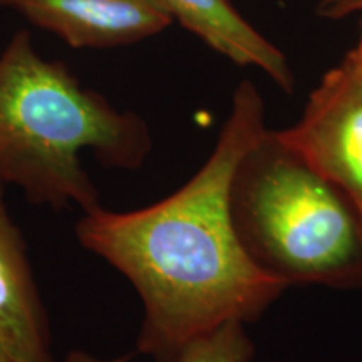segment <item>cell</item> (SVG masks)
Here are the masks:
<instances>
[{"label":"cell","instance_id":"cell-1","mask_svg":"<svg viewBox=\"0 0 362 362\" xmlns=\"http://www.w3.org/2000/svg\"><path fill=\"white\" fill-rule=\"evenodd\" d=\"M264 99L250 81L200 170L165 200L133 211L101 205L76 225L81 247L123 274L143 304L138 352L176 362L194 339L226 322H253L287 285L253 264L230 211L240 160L265 133Z\"/></svg>","mask_w":362,"mask_h":362},{"label":"cell","instance_id":"cell-2","mask_svg":"<svg viewBox=\"0 0 362 362\" xmlns=\"http://www.w3.org/2000/svg\"><path fill=\"white\" fill-rule=\"evenodd\" d=\"M153 139L146 121L83 86L69 67L37 52L17 30L0 52V181L35 206L84 211L101 205L81 161L93 151L106 168H141Z\"/></svg>","mask_w":362,"mask_h":362},{"label":"cell","instance_id":"cell-3","mask_svg":"<svg viewBox=\"0 0 362 362\" xmlns=\"http://www.w3.org/2000/svg\"><path fill=\"white\" fill-rule=\"evenodd\" d=\"M230 211L253 264L287 287H362V218L277 131L240 160Z\"/></svg>","mask_w":362,"mask_h":362},{"label":"cell","instance_id":"cell-4","mask_svg":"<svg viewBox=\"0 0 362 362\" xmlns=\"http://www.w3.org/2000/svg\"><path fill=\"white\" fill-rule=\"evenodd\" d=\"M277 134L336 185L362 218V69L356 62L346 56L325 72L300 119Z\"/></svg>","mask_w":362,"mask_h":362},{"label":"cell","instance_id":"cell-5","mask_svg":"<svg viewBox=\"0 0 362 362\" xmlns=\"http://www.w3.org/2000/svg\"><path fill=\"white\" fill-rule=\"evenodd\" d=\"M0 6L74 49L141 42L173 22L161 0H0Z\"/></svg>","mask_w":362,"mask_h":362},{"label":"cell","instance_id":"cell-6","mask_svg":"<svg viewBox=\"0 0 362 362\" xmlns=\"http://www.w3.org/2000/svg\"><path fill=\"white\" fill-rule=\"evenodd\" d=\"M0 181V342L33 362H52L51 329L25 242Z\"/></svg>","mask_w":362,"mask_h":362},{"label":"cell","instance_id":"cell-7","mask_svg":"<svg viewBox=\"0 0 362 362\" xmlns=\"http://www.w3.org/2000/svg\"><path fill=\"white\" fill-rule=\"evenodd\" d=\"M171 19L233 64L257 67L279 88L296 84L285 54L237 11L232 0H161Z\"/></svg>","mask_w":362,"mask_h":362},{"label":"cell","instance_id":"cell-8","mask_svg":"<svg viewBox=\"0 0 362 362\" xmlns=\"http://www.w3.org/2000/svg\"><path fill=\"white\" fill-rule=\"evenodd\" d=\"M253 352L255 349L247 334L245 324L226 322L189 342L181 351L176 362H248L253 357ZM129 359L131 356L111 361L99 359L83 351L72 357L71 362H128Z\"/></svg>","mask_w":362,"mask_h":362},{"label":"cell","instance_id":"cell-9","mask_svg":"<svg viewBox=\"0 0 362 362\" xmlns=\"http://www.w3.org/2000/svg\"><path fill=\"white\" fill-rule=\"evenodd\" d=\"M317 13L322 19L332 21L356 16V13H362V0H319Z\"/></svg>","mask_w":362,"mask_h":362},{"label":"cell","instance_id":"cell-10","mask_svg":"<svg viewBox=\"0 0 362 362\" xmlns=\"http://www.w3.org/2000/svg\"><path fill=\"white\" fill-rule=\"evenodd\" d=\"M0 362H33V361L19 356L17 352L8 349L6 344L0 342Z\"/></svg>","mask_w":362,"mask_h":362},{"label":"cell","instance_id":"cell-11","mask_svg":"<svg viewBox=\"0 0 362 362\" xmlns=\"http://www.w3.org/2000/svg\"><path fill=\"white\" fill-rule=\"evenodd\" d=\"M347 57H349L352 62H356V64L362 69V19H361L359 37H357V42L354 47H352V51H349V54H347Z\"/></svg>","mask_w":362,"mask_h":362}]
</instances>
